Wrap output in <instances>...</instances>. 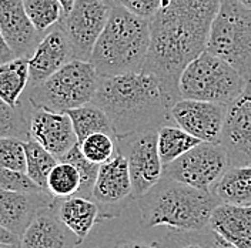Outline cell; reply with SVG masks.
I'll list each match as a JSON object with an SVG mask.
<instances>
[{"label": "cell", "mask_w": 251, "mask_h": 248, "mask_svg": "<svg viewBox=\"0 0 251 248\" xmlns=\"http://www.w3.org/2000/svg\"><path fill=\"white\" fill-rule=\"evenodd\" d=\"M25 9L33 26L43 34L56 26L64 15L59 0H25Z\"/></svg>", "instance_id": "obj_29"}, {"label": "cell", "mask_w": 251, "mask_h": 248, "mask_svg": "<svg viewBox=\"0 0 251 248\" xmlns=\"http://www.w3.org/2000/svg\"><path fill=\"white\" fill-rule=\"evenodd\" d=\"M59 1H60L63 10H64V15H66V13H69V12L73 9L75 3H76V0H59Z\"/></svg>", "instance_id": "obj_38"}, {"label": "cell", "mask_w": 251, "mask_h": 248, "mask_svg": "<svg viewBox=\"0 0 251 248\" xmlns=\"http://www.w3.org/2000/svg\"><path fill=\"white\" fill-rule=\"evenodd\" d=\"M56 200L50 193L39 191H13L0 190V225L13 233L23 235L34 214Z\"/></svg>", "instance_id": "obj_18"}, {"label": "cell", "mask_w": 251, "mask_h": 248, "mask_svg": "<svg viewBox=\"0 0 251 248\" xmlns=\"http://www.w3.org/2000/svg\"><path fill=\"white\" fill-rule=\"evenodd\" d=\"M81 153L94 164H103L117 153L116 137L106 133H94L78 143Z\"/></svg>", "instance_id": "obj_30"}, {"label": "cell", "mask_w": 251, "mask_h": 248, "mask_svg": "<svg viewBox=\"0 0 251 248\" xmlns=\"http://www.w3.org/2000/svg\"><path fill=\"white\" fill-rule=\"evenodd\" d=\"M226 113L227 106L191 99L177 100L172 109L174 123L205 143H220Z\"/></svg>", "instance_id": "obj_13"}, {"label": "cell", "mask_w": 251, "mask_h": 248, "mask_svg": "<svg viewBox=\"0 0 251 248\" xmlns=\"http://www.w3.org/2000/svg\"><path fill=\"white\" fill-rule=\"evenodd\" d=\"M150 47V22L123 6H111L107 23L93 47L89 62L100 77L143 69Z\"/></svg>", "instance_id": "obj_4"}, {"label": "cell", "mask_w": 251, "mask_h": 248, "mask_svg": "<svg viewBox=\"0 0 251 248\" xmlns=\"http://www.w3.org/2000/svg\"><path fill=\"white\" fill-rule=\"evenodd\" d=\"M0 248H19V244H7V243H0Z\"/></svg>", "instance_id": "obj_39"}, {"label": "cell", "mask_w": 251, "mask_h": 248, "mask_svg": "<svg viewBox=\"0 0 251 248\" xmlns=\"http://www.w3.org/2000/svg\"><path fill=\"white\" fill-rule=\"evenodd\" d=\"M72 60H76L73 47L57 23L43 34L29 57V87L40 84Z\"/></svg>", "instance_id": "obj_16"}, {"label": "cell", "mask_w": 251, "mask_h": 248, "mask_svg": "<svg viewBox=\"0 0 251 248\" xmlns=\"http://www.w3.org/2000/svg\"><path fill=\"white\" fill-rule=\"evenodd\" d=\"M160 248H221L217 237L207 227L204 230H173L167 228L157 237Z\"/></svg>", "instance_id": "obj_25"}, {"label": "cell", "mask_w": 251, "mask_h": 248, "mask_svg": "<svg viewBox=\"0 0 251 248\" xmlns=\"http://www.w3.org/2000/svg\"><path fill=\"white\" fill-rule=\"evenodd\" d=\"M66 113L69 114L73 123V128L77 136L78 143H81L86 137L92 136L94 133H106L110 136H114V128L109 116L104 113V110L100 109L94 103L83 104Z\"/></svg>", "instance_id": "obj_23"}, {"label": "cell", "mask_w": 251, "mask_h": 248, "mask_svg": "<svg viewBox=\"0 0 251 248\" xmlns=\"http://www.w3.org/2000/svg\"><path fill=\"white\" fill-rule=\"evenodd\" d=\"M81 187L78 170L70 163L59 160L47 177V191L56 198H66L77 194Z\"/></svg>", "instance_id": "obj_28"}, {"label": "cell", "mask_w": 251, "mask_h": 248, "mask_svg": "<svg viewBox=\"0 0 251 248\" xmlns=\"http://www.w3.org/2000/svg\"><path fill=\"white\" fill-rule=\"evenodd\" d=\"M111 6V0H76L73 9L63 15L59 26L73 47L76 60H90L94 45L107 23Z\"/></svg>", "instance_id": "obj_11"}, {"label": "cell", "mask_w": 251, "mask_h": 248, "mask_svg": "<svg viewBox=\"0 0 251 248\" xmlns=\"http://www.w3.org/2000/svg\"><path fill=\"white\" fill-rule=\"evenodd\" d=\"M211 191L224 204H251V164L230 166Z\"/></svg>", "instance_id": "obj_21"}, {"label": "cell", "mask_w": 251, "mask_h": 248, "mask_svg": "<svg viewBox=\"0 0 251 248\" xmlns=\"http://www.w3.org/2000/svg\"><path fill=\"white\" fill-rule=\"evenodd\" d=\"M92 200L97 202L100 208V223L122 217L123 213L136 202L128 163L120 151L109 161L100 164L92 191Z\"/></svg>", "instance_id": "obj_9"}, {"label": "cell", "mask_w": 251, "mask_h": 248, "mask_svg": "<svg viewBox=\"0 0 251 248\" xmlns=\"http://www.w3.org/2000/svg\"><path fill=\"white\" fill-rule=\"evenodd\" d=\"M62 161H67L70 164H73L80 173V177H81V187H80V191L77 193V196H83V197H87V198H92V191H93V186L96 178H97V173L100 166L99 164H94L90 160H87L84 154L81 153L80 150V146L78 143L72 147L66 154L63 155L60 158Z\"/></svg>", "instance_id": "obj_31"}, {"label": "cell", "mask_w": 251, "mask_h": 248, "mask_svg": "<svg viewBox=\"0 0 251 248\" xmlns=\"http://www.w3.org/2000/svg\"><path fill=\"white\" fill-rule=\"evenodd\" d=\"M205 50L233 66L251 83V9L238 0H220Z\"/></svg>", "instance_id": "obj_7"}, {"label": "cell", "mask_w": 251, "mask_h": 248, "mask_svg": "<svg viewBox=\"0 0 251 248\" xmlns=\"http://www.w3.org/2000/svg\"><path fill=\"white\" fill-rule=\"evenodd\" d=\"M0 190H13V191H39L42 190L34 184L27 174L13 171L0 166ZM45 191V190H43Z\"/></svg>", "instance_id": "obj_33"}, {"label": "cell", "mask_w": 251, "mask_h": 248, "mask_svg": "<svg viewBox=\"0 0 251 248\" xmlns=\"http://www.w3.org/2000/svg\"><path fill=\"white\" fill-rule=\"evenodd\" d=\"M23 1H25V0H23Z\"/></svg>", "instance_id": "obj_42"}, {"label": "cell", "mask_w": 251, "mask_h": 248, "mask_svg": "<svg viewBox=\"0 0 251 248\" xmlns=\"http://www.w3.org/2000/svg\"><path fill=\"white\" fill-rule=\"evenodd\" d=\"M100 78L90 62L72 60L40 84L27 87L26 99L34 107L66 113L92 103Z\"/></svg>", "instance_id": "obj_5"}, {"label": "cell", "mask_w": 251, "mask_h": 248, "mask_svg": "<svg viewBox=\"0 0 251 248\" xmlns=\"http://www.w3.org/2000/svg\"><path fill=\"white\" fill-rule=\"evenodd\" d=\"M249 81L233 66L204 50L188 63L178 78L181 99L228 106L243 93Z\"/></svg>", "instance_id": "obj_6"}, {"label": "cell", "mask_w": 251, "mask_h": 248, "mask_svg": "<svg viewBox=\"0 0 251 248\" xmlns=\"http://www.w3.org/2000/svg\"><path fill=\"white\" fill-rule=\"evenodd\" d=\"M81 244L59 218L54 200L34 214L20 237L19 248H81Z\"/></svg>", "instance_id": "obj_15"}, {"label": "cell", "mask_w": 251, "mask_h": 248, "mask_svg": "<svg viewBox=\"0 0 251 248\" xmlns=\"http://www.w3.org/2000/svg\"><path fill=\"white\" fill-rule=\"evenodd\" d=\"M201 141L177 124H167L157 130V147L163 166L187 153Z\"/></svg>", "instance_id": "obj_24"}, {"label": "cell", "mask_w": 251, "mask_h": 248, "mask_svg": "<svg viewBox=\"0 0 251 248\" xmlns=\"http://www.w3.org/2000/svg\"><path fill=\"white\" fill-rule=\"evenodd\" d=\"M56 210L63 224L81 243L86 241L92 230L100 223V208L97 202L83 196L75 194L66 198H56Z\"/></svg>", "instance_id": "obj_20"}, {"label": "cell", "mask_w": 251, "mask_h": 248, "mask_svg": "<svg viewBox=\"0 0 251 248\" xmlns=\"http://www.w3.org/2000/svg\"><path fill=\"white\" fill-rule=\"evenodd\" d=\"M219 7L220 0H164L149 19L150 47L143 69L178 92L181 72L205 50Z\"/></svg>", "instance_id": "obj_1"}, {"label": "cell", "mask_w": 251, "mask_h": 248, "mask_svg": "<svg viewBox=\"0 0 251 248\" xmlns=\"http://www.w3.org/2000/svg\"><path fill=\"white\" fill-rule=\"evenodd\" d=\"M25 149L27 177L42 190L47 191V177L59 160L33 139L25 140Z\"/></svg>", "instance_id": "obj_27"}, {"label": "cell", "mask_w": 251, "mask_h": 248, "mask_svg": "<svg viewBox=\"0 0 251 248\" xmlns=\"http://www.w3.org/2000/svg\"><path fill=\"white\" fill-rule=\"evenodd\" d=\"M0 30L16 57H30L43 37L33 26L23 0H0Z\"/></svg>", "instance_id": "obj_17"}, {"label": "cell", "mask_w": 251, "mask_h": 248, "mask_svg": "<svg viewBox=\"0 0 251 248\" xmlns=\"http://www.w3.org/2000/svg\"><path fill=\"white\" fill-rule=\"evenodd\" d=\"M221 248H230V247H221Z\"/></svg>", "instance_id": "obj_41"}, {"label": "cell", "mask_w": 251, "mask_h": 248, "mask_svg": "<svg viewBox=\"0 0 251 248\" xmlns=\"http://www.w3.org/2000/svg\"><path fill=\"white\" fill-rule=\"evenodd\" d=\"M29 80V57H13L0 63V99L10 106L20 104Z\"/></svg>", "instance_id": "obj_22"}, {"label": "cell", "mask_w": 251, "mask_h": 248, "mask_svg": "<svg viewBox=\"0 0 251 248\" xmlns=\"http://www.w3.org/2000/svg\"><path fill=\"white\" fill-rule=\"evenodd\" d=\"M208 228L223 247L251 248V204L220 202L210 217Z\"/></svg>", "instance_id": "obj_19"}, {"label": "cell", "mask_w": 251, "mask_h": 248, "mask_svg": "<svg viewBox=\"0 0 251 248\" xmlns=\"http://www.w3.org/2000/svg\"><path fill=\"white\" fill-rule=\"evenodd\" d=\"M111 3L123 6L131 13L150 19L163 6L164 0H111Z\"/></svg>", "instance_id": "obj_34"}, {"label": "cell", "mask_w": 251, "mask_h": 248, "mask_svg": "<svg viewBox=\"0 0 251 248\" xmlns=\"http://www.w3.org/2000/svg\"><path fill=\"white\" fill-rule=\"evenodd\" d=\"M13 57H16V56L13 54V51L10 50V47L7 46V43L4 42L3 34H1V30H0V63L12 60Z\"/></svg>", "instance_id": "obj_36"}, {"label": "cell", "mask_w": 251, "mask_h": 248, "mask_svg": "<svg viewBox=\"0 0 251 248\" xmlns=\"http://www.w3.org/2000/svg\"><path fill=\"white\" fill-rule=\"evenodd\" d=\"M220 143L228 154L230 166L251 164V83L227 106Z\"/></svg>", "instance_id": "obj_12"}, {"label": "cell", "mask_w": 251, "mask_h": 248, "mask_svg": "<svg viewBox=\"0 0 251 248\" xmlns=\"http://www.w3.org/2000/svg\"><path fill=\"white\" fill-rule=\"evenodd\" d=\"M241 4H244L246 7H249V9H251V0H238Z\"/></svg>", "instance_id": "obj_40"}, {"label": "cell", "mask_w": 251, "mask_h": 248, "mask_svg": "<svg viewBox=\"0 0 251 248\" xmlns=\"http://www.w3.org/2000/svg\"><path fill=\"white\" fill-rule=\"evenodd\" d=\"M230 167V160L221 143L201 141L187 153L163 167V175L196 188L211 190Z\"/></svg>", "instance_id": "obj_8"}, {"label": "cell", "mask_w": 251, "mask_h": 248, "mask_svg": "<svg viewBox=\"0 0 251 248\" xmlns=\"http://www.w3.org/2000/svg\"><path fill=\"white\" fill-rule=\"evenodd\" d=\"M0 243H7V244H19L20 240L19 237H16L15 234L10 233L9 230H6L4 227L0 225Z\"/></svg>", "instance_id": "obj_37"}, {"label": "cell", "mask_w": 251, "mask_h": 248, "mask_svg": "<svg viewBox=\"0 0 251 248\" xmlns=\"http://www.w3.org/2000/svg\"><path fill=\"white\" fill-rule=\"evenodd\" d=\"M29 139L42 144L57 160L78 143L67 113L49 111L31 104L29 111Z\"/></svg>", "instance_id": "obj_14"}, {"label": "cell", "mask_w": 251, "mask_h": 248, "mask_svg": "<svg viewBox=\"0 0 251 248\" xmlns=\"http://www.w3.org/2000/svg\"><path fill=\"white\" fill-rule=\"evenodd\" d=\"M117 151L127 158L134 200L144 196L163 177V163L157 147V130H146L116 139Z\"/></svg>", "instance_id": "obj_10"}, {"label": "cell", "mask_w": 251, "mask_h": 248, "mask_svg": "<svg viewBox=\"0 0 251 248\" xmlns=\"http://www.w3.org/2000/svg\"><path fill=\"white\" fill-rule=\"evenodd\" d=\"M181 96L157 74L141 69L101 77L92 103L109 116L114 136L122 137L176 124L172 109Z\"/></svg>", "instance_id": "obj_2"}, {"label": "cell", "mask_w": 251, "mask_h": 248, "mask_svg": "<svg viewBox=\"0 0 251 248\" xmlns=\"http://www.w3.org/2000/svg\"><path fill=\"white\" fill-rule=\"evenodd\" d=\"M107 248H160L157 244V237H147L144 234H133L117 238Z\"/></svg>", "instance_id": "obj_35"}, {"label": "cell", "mask_w": 251, "mask_h": 248, "mask_svg": "<svg viewBox=\"0 0 251 248\" xmlns=\"http://www.w3.org/2000/svg\"><path fill=\"white\" fill-rule=\"evenodd\" d=\"M30 101L23 96L20 104L10 106L0 99V137L29 139Z\"/></svg>", "instance_id": "obj_26"}, {"label": "cell", "mask_w": 251, "mask_h": 248, "mask_svg": "<svg viewBox=\"0 0 251 248\" xmlns=\"http://www.w3.org/2000/svg\"><path fill=\"white\" fill-rule=\"evenodd\" d=\"M144 230H204L220 200L211 190H201L163 175L156 186L136 200Z\"/></svg>", "instance_id": "obj_3"}, {"label": "cell", "mask_w": 251, "mask_h": 248, "mask_svg": "<svg viewBox=\"0 0 251 248\" xmlns=\"http://www.w3.org/2000/svg\"><path fill=\"white\" fill-rule=\"evenodd\" d=\"M0 166L26 174L25 140L19 137H0Z\"/></svg>", "instance_id": "obj_32"}]
</instances>
